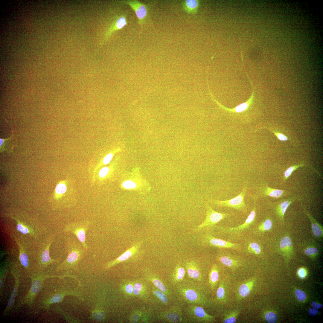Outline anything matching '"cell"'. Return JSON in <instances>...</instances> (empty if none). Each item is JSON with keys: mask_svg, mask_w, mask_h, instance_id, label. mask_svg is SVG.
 Returning a JSON list of instances; mask_svg holds the SVG:
<instances>
[{"mask_svg": "<svg viewBox=\"0 0 323 323\" xmlns=\"http://www.w3.org/2000/svg\"><path fill=\"white\" fill-rule=\"evenodd\" d=\"M68 295L75 296L83 300V298L77 292L73 290L64 287L51 289L45 280L31 310L34 314L42 309L48 311L51 304L61 302L65 296Z\"/></svg>", "mask_w": 323, "mask_h": 323, "instance_id": "6da1fadb", "label": "cell"}, {"mask_svg": "<svg viewBox=\"0 0 323 323\" xmlns=\"http://www.w3.org/2000/svg\"><path fill=\"white\" fill-rule=\"evenodd\" d=\"M173 289L182 302L186 304L197 305L204 308L210 305V301L207 293L199 282L192 280H184L175 285Z\"/></svg>", "mask_w": 323, "mask_h": 323, "instance_id": "7a4b0ae2", "label": "cell"}, {"mask_svg": "<svg viewBox=\"0 0 323 323\" xmlns=\"http://www.w3.org/2000/svg\"><path fill=\"white\" fill-rule=\"evenodd\" d=\"M67 255L65 259L53 271L45 273L46 274L53 276L62 272H64V275L69 273L71 270L77 272L79 271V264L87 251L77 239L73 236L67 238Z\"/></svg>", "mask_w": 323, "mask_h": 323, "instance_id": "3957f363", "label": "cell"}, {"mask_svg": "<svg viewBox=\"0 0 323 323\" xmlns=\"http://www.w3.org/2000/svg\"><path fill=\"white\" fill-rule=\"evenodd\" d=\"M29 276L31 279V288L25 295L15 304L11 312L18 311L25 305H27L31 310L45 280L50 277L44 272H36Z\"/></svg>", "mask_w": 323, "mask_h": 323, "instance_id": "277c9868", "label": "cell"}, {"mask_svg": "<svg viewBox=\"0 0 323 323\" xmlns=\"http://www.w3.org/2000/svg\"><path fill=\"white\" fill-rule=\"evenodd\" d=\"M183 311L187 323H209L215 322V316L210 315L202 306L194 304L184 305Z\"/></svg>", "mask_w": 323, "mask_h": 323, "instance_id": "5b68a950", "label": "cell"}, {"mask_svg": "<svg viewBox=\"0 0 323 323\" xmlns=\"http://www.w3.org/2000/svg\"><path fill=\"white\" fill-rule=\"evenodd\" d=\"M206 217L203 222L196 229L198 232L210 233L222 220L231 215L229 213H222L214 211L209 205H206Z\"/></svg>", "mask_w": 323, "mask_h": 323, "instance_id": "8992f818", "label": "cell"}, {"mask_svg": "<svg viewBox=\"0 0 323 323\" xmlns=\"http://www.w3.org/2000/svg\"><path fill=\"white\" fill-rule=\"evenodd\" d=\"M183 305L182 302L177 301L167 310L159 312L157 318L167 323H187L183 313Z\"/></svg>", "mask_w": 323, "mask_h": 323, "instance_id": "52a82bcc", "label": "cell"}, {"mask_svg": "<svg viewBox=\"0 0 323 323\" xmlns=\"http://www.w3.org/2000/svg\"><path fill=\"white\" fill-rule=\"evenodd\" d=\"M199 240L201 245L206 246H212L221 249H231L238 251L243 250L241 244L217 238L210 233L206 232L202 234Z\"/></svg>", "mask_w": 323, "mask_h": 323, "instance_id": "ba28073f", "label": "cell"}, {"mask_svg": "<svg viewBox=\"0 0 323 323\" xmlns=\"http://www.w3.org/2000/svg\"><path fill=\"white\" fill-rule=\"evenodd\" d=\"M91 224V222L88 220L72 222L66 225L63 231L75 235L83 248L87 251L89 249V247L86 242V234Z\"/></svg>", "mask_w": 323, "mask_h": 323, "instance_id": "9c48e42d", "label": "cell"}, {"mask_svg": "<svg viewBox=\"0 0 323 323\" xmlns=\"http://www.w3.org/2000/svg\"><path fill=\"white\" fill-rule=\"evenodd\" d=\"M55 238L54 235H51L48 239L47 243L38 256L34 268V272H43L51 264L59 263L60 258H51L49 254L50 246Z\"/></svg>", "mask_w": 323, "mask_h": 323, "instance_id": "30bf717a", "label": "cell"}, {"mask_svg": "<svg viewBox=\"0 0 323 323\" xmlns=\"http://www.w3.org/2000/svg\"><path fill=\"white\" fill-rule=\"evenodd\" d=\"M247 190V185H244L241 193L231 199L224 201L213 199L210 200L209 202L219 207L232 208L246 214L248 213L249 208L244 202V197Z\"/></svg>", "mask_w": 323, "mask_h": 323, "instance_id": "8fae6325", "label": "cell"}, {"mask_svg": "<svg viewBox=\"0 0 323 323\" xmlns=\"http://www.w3.org/2000/svg\"><path fill=\"white\" fill-rule=\"evenodd\" d=\"M10 267L11 273L14 278L15 283L13 290L7 305L2 313V316H7L12 312L15 304V300L17 295L22 276L20 265L12 262L10 263Z\"/></svg>", "mask_w": 323, "mask_h": 323, "instance_id": "7c38bea8", "label": "cell"}, {"mask_svg": "<svg viewBox=\"0 0 323 323\" xmlns=\"http://www.w3.org/2000/svg\"><path fill=\"white\" fill-rule=\"evenodd\" d=\"M256 208L255 206L252 208L245 222L242 224L233 227H226L222 226H216L219 230L222 233L229 235L231 237H238L242 233L247 231L254 222L256 217Z\"/></svg>", "mask_w": 323, "mask_h": 323, "instance_id": "4fadbf2b", "label": "cell"}, {"mask_svg": "<svg viewBox=\"0 0 323 323\" xmlns=\"http://www.w3.org/2000/svg\"><path fill=\"white\" fill-rule=\"evenodd\" d=\"M121 2L129 5L133 10L137 17L138 23L142 28L150 15V9L148 4L142 3L137 0H123Z\"/></svg>", "mask_w": 323, "mask_h": 323, "instance_id": "5bb4252c", "label": "cell"}, {"mask_svg": "<svg viewBox=\"0 0 323 323\" xmlns=\"http://www.w3.org/2000/svg\"><path fill=\"white\" fill-rule=\"evenodd\" d=\"M143 243L142 241L135 243L130 248L126 250L120 256L106 263L103 268L107 270L116 265L126 261L138 255L141 252L140 249Z\"/></svg>", "mask_w": 323, "mask_h": 323, "instance_id": "9a60e30c", "label": "cell"}, {"mask_svg": "<svg viewBox=\"0 0 323 323\" xmlns=\"http://www.w3.org/2000/svg\"><path fill=\"white\" fill-rule=\"evenodd\" d=\"M134 297L144 302L148 301L151 292L149 282L144 277L134 280Z\"/></svg>", "mask_w": 323, "mask_h": 323, "instance_id": "2e32d148", "label": "cell"}, {"mask_svg": "<svg viewBox=\"0 0 323 323\" xmlns=\"http://www.w3.org/2000/svg\"><path fill=\"white\" fill-rule=\"evenodd\" d=\"M217 259L223 265L232 269H237L243 263L240 259L228 251L222 249L219 251Z\"/></svg>", "mask_w": 323, "mask_h": 323, "instance_id": "e0dca14e", "label": "cell"}, {"mask_svg": "<svg viewBox=\"0 0 323 323\" xmlns=\"http://www.w3.org/2000/svg\"><path fill=\"white\" fill-rule=\"evenodd\" d=\"M286 191L284 190L272 188L267 185H264L260 187L257 193L252 196L255 200L260 197L269 196L275 198L283 197L286 195Z\"/></svg>", "mask_w": 323, "mask_h": 323, "instance_id": "ac0fdd59", "label": "cell"}, {"mask_svg": "<svg viewBox=\"0 0 323 323\" xmlns=\"http://www.w3.org/2000/svg\"><path fill=\"white\" fill-rule=\"evenodd\" d=\"M144 275L145 279L152 283L157 289L169 297L171 295V292L170 290L157 275L151 272L148 269H145Z\"/></svg>", "mask_w": 323, "mask_h": 323, "instance_id": "d6986e66", "label": "cell"}, {"mask_svg": "<svg viewBox=\"0 0 323 323\" xmlns=\"http://www.w3.org/2000/svg\"><path fill=\"white\" fill-rule=\"evenodd\" d=\"M299 198L294 196L288 199H282L276 202L275 210L277 217L282 221L284 220L285 213L290 205Z\"/></svg>", "mask_w": 323, "mask_h": 323, "instance_id": "ffe728a7", "label": "cell"}, {"mask_svg": "<svg viewBox=\"0 0 323 323\" xmlns=\"http://www.w3.org/2000/svg\"><path fill=\"white\" fill-rule=\"evenodd\" d=\"M185 267L188 276L191 280L198 282L202 278L201 270L198 264L194 261L186 262Z\"/></svg>", "mask_w": 323, "mask_h": 323, "instance_id": "44dd1931", "label": "cell"}, {"mask_svg": "<svg viewBox=\"0 0 323 323\" xmlns=\"http://www.w3.org/2000/svg\"><path fill=\"white\" fill-rule=\"evenodd\" d=\"M127 14L126 12L117 17L106 32L104 38V40H106L112 33L122 29L127 24Z\"/></svg>", "mask_w": 323, "mask_h": 323, "instance_id": "7402d4cb", "label": "cell"}, {"mask_svg": "<svg viewBox=\"0 0 323 323\" xmlns=\"http://www.w3.org/2000/svg\"><path fill=\"white\" fill-rule=\"evenodd\" d=\"M244 244V246H243V249L247 254L259 255L262 252L263 250L261 245L249 237L245 239Z\"/></svg>", "mask_w": 323, "mask_h": 323, "instance_id": "603a6c76", "label": "cell"}, {"mask_svg": "<svg viewBox=\"0 0 323 323\" xmlns=\"http://www.w3.org/2000/svg\"><path fill=\"white\" fill-rule=\"evenodd\" d=\"M120 289L127 299H130L134 297V280L123 279L119 284Z\"/></svg>", "mask_w": 323, "mask_h": 323, "instance_id": "cb8c5ba5", "label": "cell"}, {"mask_svg": "<svg viewBox=\"0 0 323 323\" xmlns=\"http://www.w3.org/2000/svg\"><path fill=\"white\" fill-rule=\"evenodd\" d=\"M255 282L254 279L251 278L241 284L237 290V298L240 299L247 297L252 290Z\"/></svg>", "mask_w": 323, "mask_h": 323, "instance_id": "d4e9b609", "label": "cell"}, {"mask_svg": "<svg viewBox=\"0 0 323 323\" xmlns=\"http://www.w3.org/2000/svg\"><path fill=\"white\" fill-rule=\"evenodd\" d=\"M304 211L310 219L311 224L312 233L314 237L317 238L322 237L323 228L322 226L318 223L314 218L307 211L305 207L302 206Z\"/></svg>", "mask_w": 323, "mask_h": 323, "instance_id": "484cf974", "label": "cell"}, {"mask_svg": "<svg viewBox=\"0 0 323 323\" xmlns=\"http://www.w3.org/2000/svg\"><path fill=\"white\" fill-rule=\"evenodd\" d=\"M219 278V268L216 264L212 266L209 274V283L211 288L214 289L218 283Z\"/></svg>", "mask_w": 323, "mask_h": 323, "instance_id": "4316f807", "label": "cell"}, {"mask_svg": "<svg viewBox=\"0 0 323 323\" xmlns=\"http://www.w3.org/2000/svg\"><path fill=\"white\" fill-rule=\"evenodd\" d=\"M186 273L185 269L180 264H177L172 275V281L173 284L175 286L183 281L184 280Z\"/></svg>", "mask_w": 323, "mask_h": 323, "instance_id": "83f0119b", "label": "cell"}, {"mask_svg": "<svg viewBox=\"0 0 323 323\" xmlns=\"http://www.w3.org/2000/svg\"><path fill=\"white\" fill-rule=\"evenodd\" d=\"M252 98H250L246 101L240 104L233 108H227L217 102V104L223 109L233 113H241L246 111L249 108L252 103Z\"/></svg>", "mask_w": 323, "mask_h": 323, "instance_id": "f1b7e54d", "label": "cell"}, {"mask_svg": "<svg viewBox=\"0 0 323 323\" xmlns=\"http://www.w3.org/2000/svg\"><path fill=\"white\" fill-rule=\"evenodd\" d=\"M199 1L197 0H186L183 1L182 6L187 13L194 14L196 13L199 6Z\"/></svg>", "mask_w": 323, "mask_h": 323, "instance_id": "f546056e", "label": "cell"}, {"mask_svg": "<svg viewBox=\"0 0 323 323\" xmlns=\"http://www.w3.org/2000/svg\"><path fill=\"white\" fill-rule=\"evenodd\" d=\"M151 292L153 295L163 305L168 306L170 304L169 296L156 288L153 284L151 287Z\"/></svg>", "mask_w": 323, "mask_h": 323, "instance_id": "4dcf8cb0", "label": "cell"}, {"mask_svg": "<svg viewBox=\"0 0 323 323\" xmlns=\"http://www.w3.org/2000/svg\"><path fill=\"white\" fill-rule=\"evenodd\" d=\"M280 248L284 254H288L293 250L291 239L290 237L285 236L281 239L280 243Z\"/></svg>", "mask_w": 323, "mask_h": 323, "instance_id": "1f68e13d", "label": "cell"}, {"mask_svg": "<svg viewBox=\"0 0 323 323\" xmlns=\"http://www.w3.org/2000/svg\"><path fill=\"white\" fill-rule=\"evenodd\" d=\"M145 309L144 307H141L134 310L128 318L129 322L131 323L139 322Z\"/></svg>", "mask_w": 323, "mask_h": 323, "instance_id": "d6a6232c", "label": "cell"}, {"mask_svg": "<svg viewBox=\"0 0 323 323\" xmlns=\"http://www.w3.org/2000/svg\"><path fill=\"white\" fill-rule=\"evenodd\" d=\"M240 312V309H237L228 312L226 314L222 320L224 323H234Z\"/></svg>", "mask_w": 323, "mask_h": 323, "instance_id": "836d02e7", "label": "cell"}, {"mask_svg": "<svg viewBox=\"0 0 323 323\" xmlns=\"http://www.w3.org/2000/svg\"><path fill=\"white\" fill-rule=\"evenodd\" d=\"M272 223L269 218H266L262 221L255 228L254 231L255 233H263L270 229L272 227Z\"/></svg>", "mask_w": 323, "mask_h": 323, "instance_id": "e575fe53", "label": "cell"}, {"mask_svg": "<svg viewBox=\"0 0 323 323\" xmlns=\"http://www.w3.org/2000/svg\"><path fill=\"white\" fill-rule=\"evenodd\" d=\"M225 282L223 280L220 282L216 292L215 301L218 302L224 301L226 297Z\"/></svg>", "mask_w": 323, "mask_h": 323, "instance_id": "d590c367", "label": "cell"}, {"mask_svg": "<svg viewBox=\"0 0 323 323\" xmlns=\"http://www.w3.org/2000/svg\"><path fill=\"white\" fill-rule=\"evenodd\" d=\"M17 222L16 228L17 230L24 234H29L34 236V232L32 228L15 218Z\"/></svg>", "mask_w": 323, "mask_h": 323, "instance_id": "8d00e7d4", "label": "cell"}, {"mask_svg": "<svg viewBox=\"0 0 323 323\" xmlns=\"http://www.w3.org/2000/svg\"><path fill=\"white\" fill-rule=\"evenodd\" d=\"M303 166H306L311 168L315 171L319 176H321L320 173L316 170L311 167L304 164H301L291 166L288 168L284 172V177L283 178L284 181H285L291 175L293 172L295 170H297L298 168Z\"/></svg>", "mask_w": 323, "mask_h": 323, "instance_id": "74e56055", "label": "cell"}, {"mask_svg": "<svg viewBox=\"0 0 323 323\" xmlns=\"http://www.w3.org/2000/svg\"><path fill=\"white\" fill-rule=\"evenodd\" d=\"M91 317L97 321H102L104 319L105 313L102 307H96L92 312Z\"/></svg>", "mask_w": 323, "mask_h": 323, "instance_id": "f35d334b", "label": "cell"}, {"mask_svg": "<svg viewBox=\"0 0 323 323\" xmlns=\"http://www.w3.org/2000/svg\"><path fill=\"white\" fill-rule=\"evenodd\" d=\"M8 269L7 266L2 267L0 269V293L1 296L2 293L4 285L8 272Z\"/></svg>", "mask_w": 323, "mask_h": 323, "instance_id": "ab89813d", "label": "cell"}, {"mask_svg": "<svg viewBox=\"0 0 323 323\" xmlns=\"http://www.w3.org/2000/svg\"><path fill=\"white\" fill-rule=\"evenodd\" d=\"M139 183L136 180L132 179H128L123 182L122 186L124 189L129 190L137 188L139 186Z\"/></svg>", "mask_w": 323, "mask_h": 323, "instance_id": "60d3db41", "label": "cell"}, {"mask_svg": "<svg viewBox=\"0 0 323 323\" xmlns=\"http://www.w3.org/2000/svg\"><path fill=\"white\" fill-rule=\"evenodd\" d=\"M153 308L149 307L145 309L140 321L141 323H147L152 315Z\"/></svg>", "mask_w": 323, "mask_h": 323, "instance_id": "b9f144b4", "label": "cell"}, {"mask_svg": "<svg viewBox=\"0 0 323 323\" xmlns=\"http://www.w3.org/2000/svg\"><path fill=\"white\" fill-rule=\"evenodd\" d=\"M304 250V254L307 256H314L318 253L319 251L316 247L311 246H308Z\"/></svg>", "mask_w": 323, "mask_h": 323, "instance_id": "7bdbcfd3", "label": "cell"}, {"mask_svg": "<svg viewBox=\"0 0 323 323\" xmlns=\"http://www.w3.org/2000/svg\"><path fill=\"white\" fill-rule=\"evenodd\" d=\"M264 317L266 321L269 323H274L277 321L276 315L272 312H266L265 314Z\"/></svg>", "mask_w": 323, "mask_h": 323, "instance_id": "ee69618b", "label": "cell"}, {"mask_svg": "<svg viewBox=\"0 0 323 323\" xmlns=\"http://www.w3.org/2000/svg\"><path fill=\"white\" fill-rule=\"evenodd\" d=\"M295 294L297 299L301 301H304L306 298L305 293L301 290L297 289L295 292Z\"/></svg>", "mask_w": 323, "mask_h": 323, "instance_id": "f6af8a7d", "label": "cell"}, {"mask_svg": "<svg viewBox=\"0 0 323 323\" xmlns=\"http://www.w3.org/2000/svg\"><path fill=\"white\" fill-rule=\"evenodd\" d=\"M67 190L66 185L63 183H60L58 184L55 188V191L57 194H60L65 193Z\"/></svg>", "mask_w": 323, "mask_h": 323, "instance_id": "bcb514c9", "label": "cell"}, {"mask_svg": "<svg viewBox=\"0 0 323 323\" xmlns=\"http://www.w3.org/2000/svg\"><path fill=\"white\" fill-rule=\"evenodd\" d=\"M268 129L272 132L277 137V138L281 141H285L288 139V138L284 135L279 132H275L270 128H264Z\"/></svg>", "mask_w": 323, "mask_h": 323, "instance_id": "7dc6e473", "label": "cell"}, {"mask_svg": "<svg viewBox=\"0 0 323 323\" xmlns=\"http://www.w3.org/2000/svg\"><path fill=\"white\" fill-rule=\"evenodd\" d=\"M109 170V168L108 167H103L99 171V176L102 178L105 177L108 174Z\"/></svg>", "mask_w": 323, "mask_h": 323, "instance_id": "c3c4849f", "label": "cell"}, {"mask_svg": "<svg viewBox=\"0 0 323 323\" xmlns=\"http://www.w3.org/2000/svg\"><path fill=\"white\" fill-rule=\"evenodd\" d=\"M113 156L112 153H109L103 159V163L106 164H108L111 160Z\"/></svg>", "mask_w": 323, "mask_h": 323, "instance_id": "681fc988", "label": "cell"}, {"mask_svg": "<svg viewBox=\"0 0 323 323\" xmlns=\"http://www.w3.org/2000/svg\"><path fill=\"white\" fill-rule=\"evenodd\" d=\"M308 312L309 315L313 316H315L319 312L318 310L314 308L309 309L308 310Z\"/></svg>", "mask_w": 323, "mask_h": 323, "instance_id": "f907efd6", "label": "cell"}, {"mask_svg": "<svg viewBox=\"0 0 323 323\" xmlns=\"http://www.w3.org/2000/svg\"><path fill=\"white\" fill-rule=\"evenodd\" d=\"M298 274L301 278H304L306 274L305 270L303 268L299 269L298 271Z\"/></svg>", "mask_w": 323, "mask_h": 323, "instance_id": "816d5d0a", "label": "cell"}, {"mask_svg": "<svg viewBox=\"0 0 323 323\" xmlns=\"http://www.w3.org/2000/svg\"><path fill=\"white\" fill-rule=\"evenodd\" d=\"M311 305L313 308L316 310L321 309L322 307V304L317 303L315 301H313L312 302Z\"/></svg>", "mask_w": 323, "mask_h": 323, "instance_id": "f5cc1de1", "label": "cell"}]
</instances>
